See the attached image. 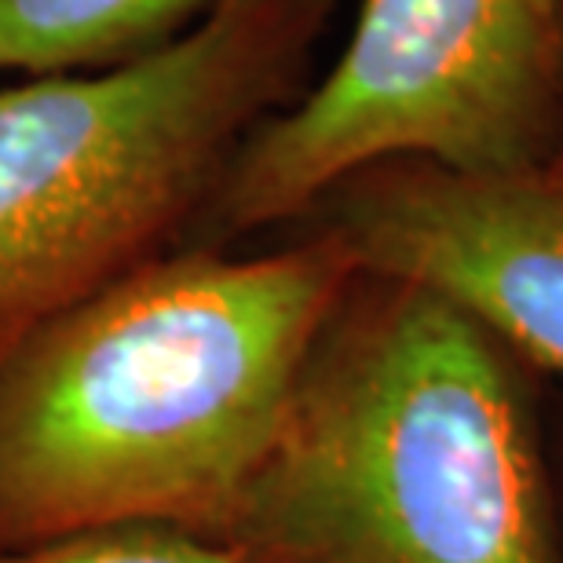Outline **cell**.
<instances>
[{
    "label": "cell",
    "instance_id": "cell-3",
    "mask_svg": "<svg viewBox=\"0 0 563 563\" xmlns=\"http://www.w3.org/2000/svg\"><path fill=\"white\" fill-rule=\"evenodd\" d=\"M333 0H217L162 48L0 88V363L184 250L264 121L311 85Z\"/></svg>",
    "mask_w": 563,
    "mask_h": 563
},
{
    "label": "cell",
    "instance_id": "cell-8",
    "mask_svg": "<svg viewBox=\"0 0 563 563\" xmlns=\"http://www.w3.org/2000/svg\"><path fill=\"white\" fill-rule=\"evenodd\" d=\"M545 176L563 184V0H560V136H556V151H553V162L545 168Z\"/></svg>",
    "mask_w": 563,
    "mask_h": 563
},
{
    "label": "cell",
    "instance_id": "cell-5",
    "mask_svg": "<svg viewBox=\"0 0 563 563\" xmlns=\"http://www.w3.org/2000/svg\"><path fill=\"white\" fill-rule=\"evenodd\" d=\"M308 220L358 267L439 292L516 358L563 377V184L385 162L344 179Z\"/></svg>",
    "mask_w": 563,
    "mask_h": 563
},
{
    "label": "cell",
    "instance_id": "cell-7",
    "mask_svg": "<svg viewBox=\"0 0 563 563\" xmlns=\"http://www.w3.org/2000/svg\"><path fill=\"white\" fill-rule=\"evenodd\" d=\"M0 563H239L228 549L179 527H107L0 553Z\"/></svg>",
    "mask_w": 563,
    "mask_h": 563
},
{
    "label": "cell",
    "instance_id": "cell-2",
    "mask_svg": "<svg viewBox=\"0 0 563 563\" xmlns=\"http://www.w3.org/2000/svg\"><path fill=\"white\" fill-rule=\"evenodd\" d=\"M239 563H563L516 355L358 267L217 538Z\"/></svg>",
    "mask_w": 563,
    "mask_h": 563
},
{
    "label": "cell",
    "instance_id": "cell-6",
    "mask_svg": "<svg viewBox=\"0 0 563 563\" xmlns=\"http://www.w3.org/2000/svg\"><path fill=\"white\" fill-rule=\"evenodd\" d=\"M217 0H0V77L103 70L162 48Z\"/></svg>",
    "mask_w": 563,
    "mask_h": 563
},
{
    "label": "cell",
    "instance_id": "cell-4",
    "mask_svg": "<svg viewBox=\"0 0 563 563\" xmlns=\"http://www.w3.org/2000/svg\"><path fill=\"white\" fill-rule=\"evenodd\" d=\"M560 136V0H358L330 66L264 121L190 245L297 228L385 162L545 176Z\"/></svg>",
    "mask_w": 563,
    "mask_h": 563
},
{
    "label": "cell",
    "instance_id": "cell-1",
    "mask_svg": "<svg viewBox=\"0 0 563 563\" xmlns=\"http://www.w3.org/2000/svg\"><path fill=\"white\" fill-rule=\"evenodd\" d=\"M358 275L336 231L184 245L0 363V553L107 527L217 538Z\"/></svg>",
    "mask_w": 563,
    "mask_h": 563
}]
</instances>
